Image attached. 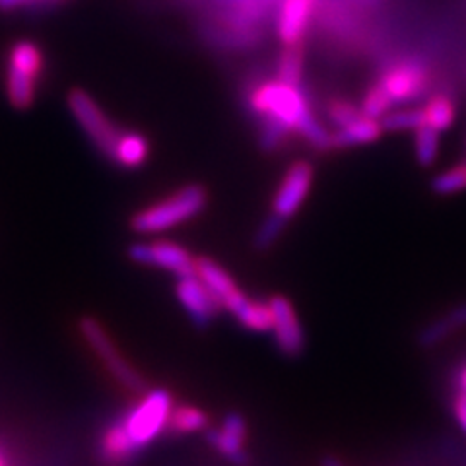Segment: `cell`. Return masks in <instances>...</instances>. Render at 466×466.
<instances>
[{
    "instance_id": "6da1fadb",
    "label": "cell",
    "mask_w": 466,
    "mask_h": 466,
    "mask_svg": "<svg viewBox=\"0 0 466 466\" xmlns=\"http://www.w3.org/2000/svg\"><path fill=\"white\" fill-rule=\"evenodd\" d=\"M251 107L286 130H298L315 148H330V135L309 111L308 97L299 86L280 80L260 84L251 94Z\"/></svg>"
},
{
    "instance_id": "7a4b0ae2",
    "label": "cell",
    "mask_w": 466,
    "mask_h": 466,
    "mask_svg": "<svg viewBox=\"0 0 466 466\" xmlns=\"http://www.w3.org/2000/svg\"><path fill=\"white\" fill-rule=\"evenodd\" d=\"M207 200L208 195L200 185L183 187L175 195L137 212L133 220H130V228L137 233H144V236L167 231L171 228H177L179 224L193 220L207 207Z\"/></svg>"
},
{
    "instance_id": "3957f363",
    "label": "cell",
    "mask_w": 466,
    "mask_h": 466,
    "mask_svg": "<svg viewBox=\"0 0 466 466\" xmlns=\"http://www.w3.org/2000/svg\"><path fill=\"white\" fill-rule=\"evenodd\" d=\"M78 330L87 348L96 354L101 366H104V370L116 385L128 392H135V395H144V392L148 390V381H146L142 373L121 354V350L116 348L111 334L96 317H82L78 320Z\"/></svg>"
},
{
    "instance_id": "277c9868",
    "label": "cell",
    "mask_w": 466,
    "mask_h": 466,
    "mask_svg": "<svg viewBox=\"0 0 466 466\" xmlns=\"http://www.w3.org/2000/svg\"><path fill=\"white\" fill-rule=\"evenodd\" d=\"M173 408V397L167 389H148L138 402L121 416L123 426L138 451L148 449L159 435L166 433Z\"/></svg>"
},
{
    "instance_id": "5b68a950",
    "label": "cell",
    "mask_w": 466,
    "mask_h": 466,
    "mask_svg": "<svg viewBox=\"0 0 466 466\" xmlns=\"http://www.w3.org/2000/svg\"><path fill=\"white\" fill-rule=\"evenodd\" d=\"M43 68V55L32 41H18L8 55L6 92L12 107L27 109L34 104L35 84Z\"/></svg>"
},
{
    "instance_id": "8992f818",
    "label": "cell",
    "mask_w": 466,
    "mask_h": 466,
    "mask_svg": "<svg viewBox=\"0 0 466 466\" xmlns=\"http://www.w3.org/2000/svg\"><path fill=\"white\" fill-rule=\"evenodd\" d=\"M68 107L84 133L87 135V138L97 146L99 152H104L107 157H113L116 140L121 138L123 133L107 119L104 109H101L84 90H78V87L70 90Z\"/></svg>"
},
{
    "instance_id": "52a82bcc",
    "label": "cell",
    "mask_w": 466,
    "mask_h": 466,
    "mask_svg": "<svg viewBox=\"0 0 466 466\" xmlns=\"http://www.w3.org/2000/svg\"><path fill=\"white\" fill-rule=\"evenodd\" d=\"M128 257L142 267H156L173 272L177 279L195 274V260L183 245L159 239L150 243H133L128 249Z\"/></svg>"
},
{
    "instance_id": "ba28073f",
    "label": "cell",
    "mask_w": 466,
    "mask_h": 466,
    "mask_svg": "<svg viewBox=\"0 0 466 466\" xmlns=\"http://www.w3.org/2000/svg\"><path fill=\"white\" fill-rule=\"evenodd\" d=\"M313 183V166L309 162H296L291 164L286 171L284 179L279 187V191L272 200V214L280 216L282 220H289L294 216L301 204L308 198Z\"/></svg>"
},
{
    "instance_id": "9c48e42d",
    "label": "cell",
    "mask_w": 466,
    "mask_h": 466,
    "mask_svg": "<svg viewBox=\"0 0 466 466\" xmlns=\"http://www.w3.org/2000/svg\"><path fill=\"white\" fill-rule=\"evenodd\" d=\"M268 303L274 317L272 332L276 337V344H279V350L288 358L301 356L305 350V332L301 329L294 305H291L289 299L284 296H272Z\"/></svg>"
},
{
    "instance_id": "30bf717a",
    "label": "cell",
    "mask_w": 466,
    "mask_h": 466,
    "mask_svg": "<svg viewBox=\"0 0 466 466\" xmlns=\"http://www.w3.org/2000/svg\"><path fill=\"white\" fill-rule=\"evenodd\" d=\"M175 294H177V299L188 317L193 319V323L198 327H207L220 309H224L220 299L202 284L197 274L181 276L177 286H175Z\"/></svg>"
},
{
    "instance_id": "8fae6325",
    "label": "cell",
    "mask_w": 466,
    "mask_h": 466,
    "mask_svg": "<svg viewBox=\"0 0 466 466\" xmlns=\"http://www.w3.org/2000/svg\"><path fill=\"white\" fill-rule=\"evenodd\" d=\"M207 441L236 466H245L249 462V455L245 451L247 441V421L241 414L231 412L222 420L220 428L207 431Z\"/></svg>"
},
{
    "instance_id": "7c38bea8",
    "label": "cell",
    "mask_w": 466,
    "mask_h": 466,
    "mask_svg": "<svg viewBox=\"0 0 466 466\" xmlns=\"http://www.w3.org/2000/svg\"><path fill=\"white\" fill-rule=\"evenodd\" d=\"M428 82V72L420 63H399L385 72L379 84L385 87L392 104H402L424 94Z\"/></svg>"
},
{
    "instance_id": "4fadbf2b",
    "label": "cell",
    "mask_w": 466,
    "mask_h": 466,
    "mask_svg": "<svg viewBox=\"0 0 466 466\" xmlns=\"http://www.w3.org/2000/svg\"><path fill=\"white\" fill-rule=\"evenodd\" d=\"M140 451L130 441L123 420H111L97 440V459L104 466H128Z\"/></svg>"
},
{
    "instance_id": "5bb4252c",
    "label": "cell",
    "mask_w": 466,
    "mask_h": 466,
    "mask_svg": "<svg viewBox=\"0 0 466 466\" xmlns=\"http://www.w3.org/2000/svg\"><path fill=\"white\" fill-rule=\"evenodd\" d=\"M315 0H282L276 34L284 46H298L308 32Z\"/></svg>"
},
{
    "instance_id": "9a60e30c",
    "label": "cell",
    "mask_w": 466,
    "mask_h": 466,
    "mask_svg": "<svg viewBox=\"0 0 466 466\" xmlns=\"http://www.w3.org/2000/svg\"><path fill=\"white\" fill-rule=\"evenodd\" d=\"M224 309L236 317L247 330L268 332L274 327L270 303L249 299L241 289L224 303Z\"/></svg>"
},
{
    "instance_id": "2e32d148",
    "label": "cell",
    "mask_w": 466,
    "mask_h": 466,
    "mask_svg": "<svg viewBox=\"0 0 466 466\" xmlns=\"http://www.w3.org/2000/svg\"><path fill=\"white\" fill-rule=\"evenodd\" d=\"M383 133V125L379 119L360 115L358 119L340 127L337 133L330 135V148H350V146L371 144Z\"/></svg>"
},
{
    "instance_id": "e0dca14e",
    "label": "cell",
    "mask_w": 466,
    "mask_h": 466,
    "mask_svg": "<svg viewBox=\"0 0 466 466\" xmlns=\"http://www.w3.org/2000/svg\"><path fill=\"white\" fill-rule=\"evenodd\" d=\"M195 274L202 280V284L207 286L218 299H220L222 308L229 298H233L239 291L236 280H233L216 260L208 257H200L195 260Z\"/></svg>"
},
{
    "instance_id": "ac0fdd59",
    "label": "cell",
    "mask_w": 466,
    "mask_h": 466,
    "mask_svg": "<svg viewBox=\"0 0 466 466\" xmlns=\"http://www.w3.org/2000/svg\"><path fill=\"white\" fill-rule=\"evenodd\" d=\"M464 327H466V301L455 305V308L449 313H445L443 317L430 323L424 330L420 332L418 344L421 348H433L437 344H441L443 340H447L451 334L457 332L459 329H464Z\"/></svg>"
},
{
    "instance_id": "d6986e66",
    "label": "cell",
    "mask_w": 466,
    "mask_h": 466,
    "mask_svg": "<svg viewBox=\"0 0 466 466\" xmlns=\"http://www.w3.org/2000/svg\"><path fill=\"white\" fill-rule=\"evenodd\" d=\"M208 428V414L191 404H173L167 420L166 433L169 435H188Z\"/></svg>"
},
{
    "instance_id": "ffe728a7",
    "label": "cell",
    "mask_w": 466,
    "mask_h": 466,
    "mask_svg": "<svg viewBox=\"0 0 466 466\" xmlns=\"http://www.w3.org/2000/svg\"><path fill=\"white\" fill-rule=\"evenodd\" d=\"M150 146L138 133H123L121 138L116 140L115 152H113V162L123 167H140L146 159H148Z\"/></svg>"
},
{
    "instance_id": "44dd1931",
    "label": "cell",
    "mask_w": 466,
    "mask_h": 466,
    "mask_svg": "<svg viewBox=\"0 0 466 466\" xmlns=\"http://www.w3.org/2000/svg\"><path fill=\"white\" fill-rule=\"evenodd\" d=\"M424 116L428 127L441 133V130H447L455 121V104L443 94L433 96L424 106Z\"/></svg>"
},
{
    "instance_id": "7402d4cb",
    "label": "cell",
    "mask_w": 466,
    "mask_h": 466,
    "mask_svg": "<svg viewBox=\"0 0 466 466\" xmlns=\"http://www.w3.org/2000/svg\"><path fill=\"white\" fill-rule=\"evenodd\" d=\"M303 76V47L301 43L298 46H284V51L279 58V80L299 86Z\"/></svg>"
},
{
    "instance_id": "603a6c76",
    "label": "cell",
    "mask_w": 466,
    "mask_h": 466,
    "mask_svg": "<svg viewBox=\"0 0 466 466\" xmlns=\"http://www.w3.org/2000/svg\"><path fill=\"white\" fill-rule=\"evenodd\" d=\"M414 148H416V159L420 166L430 167L435 164L437 152H440V133L435 128L424 125L416 130L414 138Z\"/></svg>"
},
{
    "instance_id": "cb8c5ba5",
    "label": "cell",
    "mask_w": 466,
    "mask_h": 466,
    "mask_svg": "<svg viewBox=\"0 0 466 466\" xmlns=\"http://www.w3.org/2000/svg\"><path fill=\"white\" fill-rule=\"evenodd\" d=\"M383 130H418L420 127L426 125L424 109H392L381 119Z\"/></svg>"
},
{
    "instance_id": "d4e9b609",
    "label": "cell",
    "mask_w": 466,
    "mask_h": 466,
    "mask_svg": "<svg viewBox=\"0 0 466 466\" xmlns=\"http://www.w3.org/2000/svg\"><path fill=\"white\" fill-rule=\"evenodd\" d=\"M431 188L437 195H455L466 188V162H461L451 169L435 175L431 181Z\"/></svg>"
},
{
    "instance_id": "484cf974",
    "label": "cell",
    "mask_w": 466,
    "mask_h": 466,
    "mask_svg": "<svg viewBox=\"0 0 466 466\" xmlns=\"http://www.w3.org/2000/svg\"><path fill=\"white\" fill-rule=\"evenodd\" d=\"M390 107H392L390 96L387 94V90H385L381 84H377V86L370 87L368 94L363 96L360 111H361V115H366V116H371V119L381 121L383 116L390 111Z\"/></svg>"
},
{
    "instance_id": "4316f807",
    "label": "cell",
    "mask_w": 466,
    "mask_h": 466,
    "mask_svg": "<svg viewBox=\"0 0 466 466\" xmlns=\"http://www.w3.org/2000/svg\"><path fill=\"white\" fill-rule=\"evenodd\" d=\"M284 226H286V220H282L280 216L270 214L255 233V247H257V249L258 251L268 249V247L280 238Z\"/></svg>"
},
{
    "instance_id": "83f0119b",
    "label": "cell",
    "mask_w": 466,
    "mask_h": 466,
    "mask_svg": "<svg viewBox=\"0 0 466 466\" xmlns=\"http://www.w3.org/2000/svg\"><path fill=\"white\" fill-rule=\"evenodd\" d=\"M360 115H361V111L354 104H350V101H344V99L332 101V104L329 106V119L339 127H346L348 123L358 119Z\"/></svg>"
},
{
    "instance_id": "f1b7e54d",
    "label": "cell",
    "mask_w": 466,
    "mask_h": 466,
    "mask_svg": "<svg viewBox=\"0 0 466 466\" xmlns=\"http://www.w3.org/2000/svg\"><path fill=\"white\" fill-rule=\"evenodd\" d=\"M453 408H455V416H457L459 426L466 433V392H461V395H457Z\"/></svg>"
},
{
    "instance_id": "f546056e",
    "label": "cell",
    "mask_w": 466,
    "mask_h": 466,
    "mask_svg": "<svg viewBox=\"0 0 466 466\" xmlns=\"http://www.w3.org/2000/svg\"><path fill=\"white\" fill-rule=\"evenodd\" d=\"M22 3H29V0H0V8H14Z\"/></svg>"
},
{
    "instance_id": "4dcf8cb0",
    "label": "cell",
    "mask_w": 466,
    "mask_h": 466,
    "mask_svg": "<svg viewBox=\"0 0 466 466\" xmlns=\"http://www.w3.org/2000/svg\"><path fill=\"white\" fill-rule=\"evenodd\" d=\"M323 466H346L342 461H339L337 457H332V455H329V457H325L323 459V462H320Z\"/></svg>"
},
{
    "instance_id": "1f68e13d",
    "label": "cell",
    "mask_w": 466,
    "mask_h": 466,
    "mask_svg": "<svg viewBox=\"0 0 466 466\" xmlns=\"http://www.w3.org/2000/svg\"><path fill=\"white\" fill-rule=\"evenodd\" d=\"M0 466H12V459L5 449H0Z\"/></svg>"
},
{
    "instance_id": "d6a6232c",
    "label": "cell",
    "mask_w": 466,
    "mask_h": 466,
    "mask_svg": "<svg viewBox=\"0 0 466 466\" xmlns=\"http://www.w3.org/2000/svg\"><path fill=\"white\" fill-rule=\"evenodd\" d=\"M461 389H462V392H466V368L461 373Z\"/></svg>"
}]
</instances>
